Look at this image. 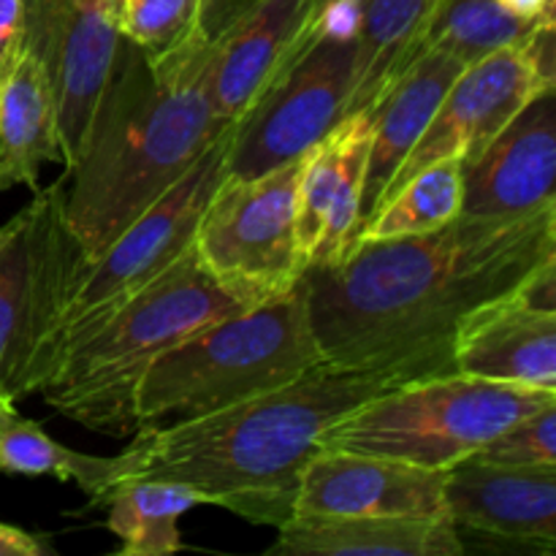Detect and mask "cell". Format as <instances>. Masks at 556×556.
Segmentation results:
<instances>
[{
  "label": "cell",
  "instance_id": "3957f363",
  "mask_svg": "<svg viewBox=\"0 0 556 556\" xmlns=\"http://www.w3.org/2000/svg\"><path fill=\"white\" fill-rule=\"evenodd\" d=\"M386 389L394 383L383 375L320 364L280 389L210 416L136 429L128 448L117 454L119 481L188 483L217 508L253 525L280 527L293 516L304 467L320 451V432Z\"/></svg>",
  "mask_w": 556,
  "mask_h": 556
},
{
  "label": "cell",
  "instance_id": "30bf717a",
  "mask_svg": "<svg viewBox=\"0 0 556 556\" xmlns=\"http://www.w3.org/2000/svg\"><path fill=\"white\" fill-rule=\"evenodd\" d=\"M231 128L195 161V166L168 193H163L144 215L136 217L96 261H79L63 318H60L54 364L68 348L90 337L119 304L128 302L147 282L155 280L193 244L201 212L226 174Z\"/></svg>",
  "mask_w": 556,
  "mask_h": 556
},
{
  "label": "cell",
  "instance_id": "ac0fdd59",
  "mask_svg": "<svg viewBox=\"0 0 556 556\" xmlns=\"http://www.w3.org/2000/svg\"><path fill=\"white\" fill-rule=\"evenodd\" d=\"M454 372L556 391V309L535 307L521 291L486 307L456 337Z\"/></svg>",
  "mask_w": 556,
  "mask_h": 556
},
{
  "label": "cell",
  "instance_id": "f1b7e54d",
  "mask_svg": "<svg viewBox=\"0 0 556 556\" xmlns=\"http://www.w3.org/2000/svg\"><path fill=\"white\" fill-rule=\"evenodd\" d=\"M22 52V0H0V76Z\"/></svg>",
  "mask_w": 556,
  "mask_h": 556
},
{
  "label": "cell",
  "instance_id": "ba28073f",
  "mask_svg": "<svg viewBox=\"0 0 556 556\" xmlns=\"http://www.w3.org/2000/svg\"><path fill=\"white\" fill-rule=\"evenodd\" d=\"M304 157L255 177L223 174L201 212L195 255L242 309L286 296L302 282L296 195Z\"/></svg>",
  "mask_w": 556,
  "mask_h": 556
},
{
  "label": "cell",
  "instance_id": "44dd1931",
  "mask_svg": "<svg viewBox=\"0 0 556 556\" xmlns=\"http://www.w3.org/2000/svg\"><path fill=\"white\" fill-rule=\"evenodd\" d=\"M47 163H63L58 109L47 74L22 47L0 76V193L20 185L38 190Z\"/></svg>",
  "mask_w": 556,
  "mask_h": 556
},
{
  "label": "cell",
  "instance_id": "484cf974",
  "mask_svg": "<svg viewBox=\"0 0 556 556\" xmlns=\"http://www.w3.org/2000/svg\"><path fill=\"white\" fill-rule=\"evenodd\" d=\"M462 215V161L445 157L391 190L358 228L356 242L427 233ZM353 242V244H356Z\"/></svg>",
  "mask_w": 556,
  "mask_h": 556
},
{
  "label": "cell",
  "instance_id": "836d02e7",
  "mask_svg": "<svg viewBox=\"0 0 556 556\" xmlns=\"http://www.w3.org/2000/svg\"><path fill=\"white\" fill-rule=\"evenodd\" d=\"M16 407H14V402H5V400H0V421H3L5 416H9V413H14Z\"/></svg>",
  "mask_w": 556,
  "mask_h": 556
},
{
  "label": "cell",
  "instance_id": "5b68a950",
  "mask_svg": "<svg viewBox=\"0 0 556 556\" xmlns=\"http://www.w3.org/2000/svg\"><path fill=\"white\" fill-rule=\"evenodd\" d=\"M299 282L286 296L201 326L168 348L136 391V429H161L210 416L266 394L320 367Z\"/></svg>",
  "mask_w": 556,
  "mask_h": 556
},
{
  "label": "cell",
  "instance_id": "5bb4252c",
  "mask_svg": "<svg viewBox=\"0 0 556 556\" xmlns=\"http://www.w3.org/2000/svg\"><path fill=\"white\" fill-rule=\"evenodd\" d=\"M293 516H445V470L320 448L299 481Z\"/></svg>",
  "mask_w": 556,
  "mask_h": 556
},
{
  "label": "cell",
  "instance_id": "4fadbf2b",
  "mask_svg": "<svg viewBox=\"0 0 556 556\" xmlns=\"http://www.w3.org/2000/svg\"><path fill=\"white\" fill-rule=\"evenodd\" d=\"M372 112L342 117L304 157L296 195V239L304 271L340 261L362 228Z\"/></svg>",
  "mask_w": 556,
  "mask_h": 556
},
{
  "label": "cell",
  "instance_id": "8fae6325",
  "mask_svg": "<svg viewBox=\"0 0 556 556\" xmlns=\"http://www.w3.org/2000/svg\"><path fill=\"white\" fill-rule=\"evenodd\" d=\"M554 87V27H546L521 47L497 49L465 65L421 139L400 163L383 199L432 163L445 157L472 161L532 98Z\"/></svg>",
  "mask_w": 556,
  "mask_h": 556
},
{
  "label": "cell",
  "instance_id": "d6a6232c",
  "mask_svg": "<svg viewBox=\"0 0 556 556\" xmlns=\"http://www.w3.org/2000/svg\"><path fill=\"white\" fill-rule=\"evenodd\" d=\"M313 3H315V11H318V20H320V16H324V11L331 9L334 3H340V0H313Z\"/></svg>",
  "mask_w": 556,
  "mask_h": 556
},
{
  "label": "cell",
  "instance_id": "d6986e66",
  "mask_svg": "<svg viewBox=\"0 0 556 556\" xmlns=\"http://www.w3.org/2000/svg\"><path fill=\"white\" fill-rule=\"evenodd\" d=\"M269 554L280 556H462L445 516H291Z\"/></svg>",
  "mask_w": 556,
  "mask_h": 556
},
{
  "label": "cell",
  "instance_id": "2e32d148",
  "mask_svg": "<svg viewBox=\"0 0 556 556\" xmlns=\"http://www.w3.org/2000/svg\"><path fill=\"white\" fill-rule=\"evenodd\" d=\"M556 87L532 98L462 163L465 215H527L556 204Z\"/></svg>",
  "mask_w": 556,
  "mask_h": 556
},
{
  "label": "cell",
  "instance_id": "52a82bcc",
  "mask_svg": "<svg viewBox=\"0 0 556 556\" xmlns=\"http://www.w3.org/2000/svg\"><path fill=\"white\" fill-rule=\"evenodd\" d=\"M0 226V400L41 391L54 367V342L79 261L65 223V182L33 190Z\"/></svg>",
  "mask_w": 556,
  "mask_h": 556
},
{
  "label": "cell",
  "instance_id": "4dcf8cb0",
  "mask_svg": "<svg viewBox=\"0 0 556 556\" xmlns=\"http://www.w3.org/2000/svg\"><path fill=\"white\" fill-rule=\"evenodd\" d=\"M49 554L47 543L38 541L20 527L0 525V556H43Z\"/></svg>",
  "mask_w": 556,
  "mask_h": 556
},
{
  "label": "cell",
  "instance_id": "277c9868",
  "mask_svg": "<svg viewBox=\"0 0 556 556\" xmlns=\"http://www.w3.org/2000/svg\"><path fill=\"white\" fill-rule=\"evenodd\" d=\"M239 307L195 255L193 244L155 280L119 304L90 337L63 353L38 394L90 432H136V391L172 345Z\"/></svg>",
  "mask_w": 556,
  "mask_h": 556
},
{
  "label": "cell",
  "instance_id": "7c38bea8",
  "mask_svg": "<svg viewBox=\"0 0 556 556\" xmlns=\"http://www.w3.org/2000/svg\"><path fill=\"white\" fill-rule=\"evenodd\" d=\"M119 43V0H22V47L54 96L65 174L85 152Z\"/></svg>",
  "mask_w": 556,
  "mask_h": 556
},
{
  "label": "cell",
  "instance_id": "7a4b0ae2",
  "mask_svg": "<svg viewBox=\"0 0 556 556\" xmlns=\"http://www.w3.org/2000/svg\"><path fill=\"white\" fill-rule=\"evenodd\" d=\"M212 38L147 58L123 38L81 157L65 177V223L96 261L226 134L212 112Z\"/></svg>",
  "mask_w": 556,
  "mask_h": 556
},
{
  "label": "cell",
  "instance_id": "d4e9b609",
  "mask_svg": "<svg viewBox=\"0 0 556 556\" xmlns=\"http://www.w3.org/2000/svg\"><path fill=\"white\" fill-rule=\"evenodd\" d=\"M554 25L519 20L497 0H434L418 52H445L465 65L505 47H521Z\"/></svg>",
  "mask_w": 556,
  "mask_h": 556
},
{
  "label": "cell",
  "instance_id": "603a6c76",
  "mask_svg": "<svg viewBox=\"0 0 556 556\" xmlns=\"http://www.w3.org/2000/svg\"><path fill=\"white\" fill-rule=\"evenodd\" d=\"M106 527L125 556H168L182 552L179 519L188 510L212 505L199 489L157 478H125L103 497Z\"/></svg>",
  "mask_w": 556,
  "mask_h": 556
},
{
  "label": "cell",
  "instance_id": "9c48e42d",
  "mask_svg": "<svg viewBox=\"0 0 556 556\" xmlns=\"http://www.w3.org/2000/svg\"><path fill=\"white\" fill-rule=\"evenodd\" d=\"M356 0L324 11L293 63L231 128L228 177H255L307 155L348 114Z\"/></svg>",
  "mask_w": 556,
  "mask_h": 556
},
{
  "label": "cell",
  "instance_id": "83f0119b",
  "mask_svg": "<svg viewBox=\"0 0 556 556\" xmlns=\"http://www.w3.org/2000/svg\"><path fill=\"white\" fill-rule=\"evenodd\" d=\"M472 456L508 467H556V402L510 424Z\"/></svg>",
  "mask_w": 556,
  "mask_h": 556
},
{
  "label": "cell",
  "instance_id": "4316f807",
  "mask_svg": "<svg viewBox=\"0 0 556 556\" xmlns=\"http://www.w3.org/2000/svg\"><path fill=\"white\" fill-rule=\"evenodd\" d=\"M204 0H119V36L147 58H166L201 38Z\"/></svg>",
  "mask_w": 556,
  "mask_h": 556
},
{
  "label": "cell",
  "instance_id": "e0dca14e",
  "mask_svg": "<svg viewBox=\"0 0 556 556\" xmlns=\"http://www.w3.org/2000/svg\"><path fill=\"white\" fill-rule=\"evenodd\" d=\"M445 514L456 530L556 548V467H508L476 456L445 470Z\"/></svg>",
  "mask_w": 556,
  "mask_h": 556
},
{
  "label": "cell",
  "instance_id": "f546056e",
  "mask_svg": "<svg viewBox=\"0 0 556 556\" xmlns=\"http://www.w3.org/2000/svg\"><path fill=\"white\" fill-rule=\"evenodd\" d=\"M253 0H204V5H201V33H204V38H215Z\"/></svg>",
  "mask_w": 556,
  "mask_h": 556
},
{
  "label": "cell",
  "instance_id": "9a60e30c",
  "mask_svg": "<svg viewBox=\"0 0 556 556\" xmlns=\"http://www.w3.org/2000/svg\"><path fill=\"white\" fill-rule=\"evenodd\" d=\"M318 27L313 0H253L212 41V112L233 125L293 63Z\"/></svg>",
  "mask_w": 556,
  "mask_h": 556
},
{
  "label": "cell",
  "instance_id": "1f68e13d",
  "mask_svg": "<svg viewBox=\"0 0 556 556\" xmlns=\"http://www.w3.org/2000/svg\"><path fill=\"white\" fill-rule=\"evenodd\" d=\"M497 3L519 20L554 25V0H497Z\"/></svg>",
  "mask_w": 556,
  "mask_h": 556
},
{
  "label": "cell",
  "instance_id": "cb8c5ba5",
  "mask_svg": "<svg viewBox=\"0 0 556 556\" xmlns=\"http://www.w3.org/2000/svg\"><path fill=\"white\" fill-rule=\"evenodd\" d=\"M0 472L71 481L92 503H103L109 489L119 481V456H92L65 448L36 421H27L14 410L0 421Z\"/></svg>",
  "mask_w": 556,
  "mask_h": 556
},
{
  "label": "cell",
  "instance_id": "ffe728a7",
  "mask_svg": "<svg viewBox=\"0 0 556 556\" xmlns=\"http://www.w3.org/2000/svg\"><path fill=\"white\" fill-rule=\"evenodd\" d=\"M465 63L445 52H418L405 65L389 90L378 98L372 112V141H369L367 177L362 193V223L383 199L396 168L416 147L429 119L438 112Z\"/></svg>",
  "mask_w": 556,
  "mask_h": 556
},
{
  "label": "cell",
  "instance_id": "8992f818",
  "mask_svg": "<svg viewBox=\"0 0 556 556\" xmlns=\"http://www.w3.org/2000/svg\"><path fill=\"white\" fill-rule=\"evenodd\" d=\"M554 402L556 391L521 389L459 372L438 375L394 386L362 402L320 432L318 448L448 470L510 424Z\"/></svg>",
  "mask_w": 556,
  "mask_h": 556
},
{
  "label": "cell",
  "instance_id": "6da1fadb",
  "mask_svg": "<svg viewBox=\"0 0 556 556\" xmlns=\"http://www.w3.org/2000/svg\"><path fill=\"white\" fill-rule=\"evenodd\" d=\"M556 264V204L527 215H465L427 233L356 242L302 275L326 364L394 386L454 372L465 324Z\"/></svg>",
  "mask_w": 556,
  "mask_h": 556
},
{
  "label": "cell",
  "instance_id": "7402d4cb",
  "mask_svg": "<svg viewBox=\"0 0 556 556\" xmlns=\"http://www.w3.org/2000/svg\"><path fill=\"white\" fill-rule=\"evenodd\" d=\"M432 9L434 0H356L348 114L372 109L391 81L416 58Z\"/></svg>",
  "mask_w": 556,
  "mask_h": 556
}]
</instances>
